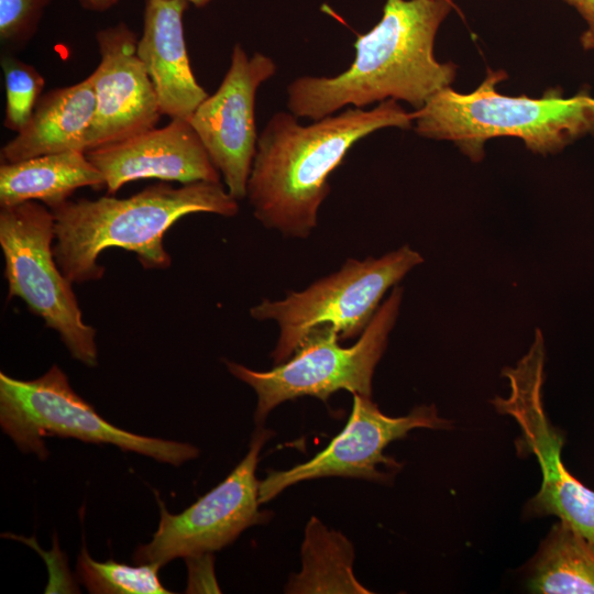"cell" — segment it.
Segmentation results:
<instances>
[{"label":"cell","instance_id":"obj_13","mask_svg":"<svg viewBox=\"0 0 594 594\" xmlns=\"http://www.w3.org/2000/svg\"><path fill=\"white\" fill-rule=\"evenodd\" d=\"M138 40L123 21L96 33L100 62L89 75L95 112L84 139L85 152L155 128L162 116L136 53Z\"/></svg>","mask_w":594,"mask_h":594},{"label":"cell","instance_id":"obj_14","mask_svg":"<svg viewBox=\"0 0 594 594\" xmlns=\"http://www.w3.org/2000/svg\"><path fill=\"white\" fill-rule=\"evenodd\" d=\"M105 178L108 195L144 178L190 184L219 183L221 174L190 122L170 119L128 139L85 152Z\"/></svg>","mask_w":594,"mask_h":594},{"label":"cell","instance_id":"obj_8","mask_svg":"<svg viewBox=\"0 0 594 594\" xmlns=\"http://www.w3.org/2000/svg\"><path fill=\"white\" fill-rule=\"evenodd\" d=\"M55 218L38 201L0 208V246L9 298L18 297L55 330L73 359L94 367L96 330L82 319L73 283L54 256Z\"/></svg>","mask_w":594,"mask_h":594},{"label":"cell","instance_id":"obj_7","mask_svg":"<svg viewBox=\"0 0 594 594\" xmlns=\"http://www.w3.org/2000/svg\"><path fill=\"white\" fill-rule=\"evenodd\" d=\"M422 262L409 245L377 258H349L340 270L300 292H290L279 300L263 299L250 314L254 319L277 323L279 336L272 358L280 364L318 327H333L340 340L361 336L387 289Z\"/></svg>","mask_w":594,"mask_h":594},{"label":"cell","instance_id":"obj_19","mask_svg":"<svg viewBox=\"0 0 594 594\" xmlns=\"http://www.w3.org/2000/svg\"><path fill=\"white\" fill-rule=\"evenodd\" d=\"M529 587L542 594H594V542L554 524L531 564Z\"/></svg>","mask_w":594,"mask_h":594},{"label":"cell","instance_id":"obj_5","mask_svg":"<svg viewBox=\"0 0 594 594\" xmlns=\"http://www.w3.org/2000/svg\"><path fill=\"white\" fill-rule=\"evenodd\" d=\"M402 299L403 288L394 286L352 346H341L336 329L326 324L311 330L287 361L270 371L226 361L229 372L256 393L255 422L262 424L273 408L301 396L327 402L331 394L345 389L371 397L373 374L397 320Z\"/></svg>","mask_w":594,"mask_h":594},{"label":"cell","instance_id":"obj_1","mask_svg":"<svg viewBox=\"0 0 594 594\" xmlns=\"http://www.w3.org/2000/svg\"><path fill=\"white\" fill-rule=\"evenodd\" d=\"M413 122L414 113L394 99L371 110L349 108L308 125L289 111L274 113L258 134L248 180L254 217L285 237L307 238L330 193L328 178L350 148L374 131L409 129Z\"/></svg>","mask_w":594,"mask_h":594},{"label":"cell","instance_id":"obj_18","mask_svg":"<svg viewBox=\"0 0 594 594\" xmlns=\"http://www.w3.org/2000/svg\"><path fill=\"white\" fill-rule=\"evenodd\" d=\"M354 549L341 532L311 517L301 546L302 569L290 576L287 593H370L352 570Z\"/></svg>","mask_w":594,"mask_h":594},{"label":"cell","instance_id":"obj_6","mask_svg":"<svg viewBox=\"0 0 594 594\" xmlns=\"http://www.w3.org/2000/svg\"><path fill=\"white\" fill-rule=\"evenodd\" d=\"M0 425L21 451L40 459L48 455L46 437L114 444L175 466L199 455L189 443L132 433L105 420L57 365L32 381L0 373Z\"/></svg>","mask_w":594,"mask_h":594},{"label":"cell","instance_id":"obj_12","mask_svg":"<svg viewBox=\"0 0 594 594\" xmlns=\"http://www.w3.org/2000/svg\"><path fill=\"white\" fill-rule=\"evenodd\" d=\"M276 70L272 57L260 52L249 56L240 43L234 44L220 86L188 120L237 200L246 198L256 153V92Z\"/></svg>","mask_w":594,"mask_h":594},{"label":"cell","instance_id":"obj_15","mask_svg":"<svg viewBox=\"0 0 594 594\" xmlns=\"http://www.w3.org/2000/svg\"><path fill=\"white\" fill-rule=\"evenodd\" d=\"M185 0H146L136 53L154 87L161 113L189 120L209 96L196 80L184 36Z\"/></svg>","mask_w":594,"mask_h":594},{"label":"cell","instance_id":"obj_11","mask_svg":"<svg viewBox=\"0 0 594 594\" xmlns=\"http://www.w3.org/2000/svg\"><path fill=\"white\" fill-rule=\"evenodd\" d=\"M433 405L415 407L408 415L383 414L371 397L353 394V406L342 431L310 460L285 471H267L260 481L258 501L266 503L285 488L302 481L327 476H344L388 482L400 464L384 454L393 441L403 439L417 428L448 429Z\"/></svg>","mask_w":594,"mask_h":594},{"label":"cell","instance_id":"obj_23","mask_svg":"<svg viewBox=\"0 0 594 594\" xmlns=\"http://www.w3.org/2000/svg\"><path fill=\"white\" fill-rule=\"evenodd\" d=\"M573 7L586 23V30L580 37L584 50H594V0H564Z\"/></svg>","mask_w":594,"mask_h":594},{"label":"cell","instance_id":"obj_25","mask_svg":"<svg viewBox=\"0 0 594 594\" xmlns=\"http://www.w3.org/2000/svg\"><path fill=\"white\" fill-rule=\"evenodd\" d=\"M185 1H187L189 4L195 6L196 8H204L208 6L210 2H212L213 0H185Z\"/></svg>","mask_w":594,"mask_h":594},{"label":"cell","instance_id":"obj_10","mask_svg":"<svg viewBox=\"0 0 594 594\" xmlns=\"http://www.w3.org/2000/svg\"><path fill=\"white\" fill-rule=\"evenodd\" d=\"M274 432L258 428L244 459L220 484L178 515L157 497L161 520L151 542L140 546L133 561L160 566L176 558H198L233 542L246 528L270 519L260 512L255 476L262 447Z\"/></svg>","mask_w":594,"mask_h":594},{"label":"cell","instance_id":"obj_9","mask_svg":"<svg viewBox=\"0 0 594 594\" xmlns=\"http://www.w3.org/2000/svg\"><path fill=\"white\" fill-rule=\"evenodd\" d=\"M544 340L537 329L528 352L502 372L509 382V395L497 396L492 404L497 413L515 419L521 431L516 442L518 452L535 455L541 471L540 490L529 501L527 513L553 515L594 542V491L578 481L562 462L563 435L544 410Z\"/></svg>","mask_w":594,"mask_h":594},{"label":"cell","instance_id":"obj_22","mask_svg":"<svg viewBox=\"0 0 594 594\" xmlns=\"http://www.w3.org/2000/svg\"><path fill=\"white\" fill-rule=\"evenodd\" d=\"M52 0H0V42L6 53L23 50L36 34Z\"/></svg>","mask_w":594,"mask_h":594},{"label":"cell","instance_id":"obj_17","mask_svg":"<svg viewBox=\"0 0 594 594\" xmlns=\"http://www.w3.org/2000/svg\"><path fill=\"white\" fill-rule=\"evenodd\" d=\"M81 187H105L102 174L82 151L0 164V207L41 201L52 209Z\"/></svg>","mask_w":594,"mask_h":594},{"label":"cell","instance_id":"obj_2","mask_svg":"<svg viewBox=\"0 0 594 594\" xmlns=\"http://www.w3.org/2000/svg\"><path fill=\"white\" fill-rule=\"evenodd\" d=\"M451 7L450 0H386L381 20L358 35L346 70L332 77L300 76L287 85L289 112L317 121L346 106L363 108L388 99L420 109L455 77V66L433 54Z\"/></svg>","mask_w":594,"mask_h":594},{"label":"cell","instance_id":"obj_21","mask_svg":"<svg viewBox=\"0 0 594 594\" xmlns=\"http://www.w3.org/2000/svg\"><path fill=\"white\" fill-rule=\"evenodd\" d=\"M0 65L6 89L3 127L18 133L30 120L45 80L34 66L11 53L1 55Z\"/></svg>","mask_w":594,"mask_h":594},{"label":"cell","instance_id":"obj_16","mask_svg":"<svg viewBox=\"0 0 594 594\" xmlns=\"http://www.w3.org/2000/svg\"><path fill=\"white\" fill-rule=\"evenodd\" d=\"M95 112L91 79L41 96L28 123L0 151L1 163L32 157L84 151V139Z\"/></svg>","mask_w":594,"mask_h":594},{"label":"cell","instance_id":"obj_3","mask_svg":"<svg viewBox=\"0 0 594 594\" xmlns=\"http://www.w3.org/2000/svg\"><path fill=\"white\" fill-rule=\"evenodd\" d=\"M51 210L55 260L73 284H82L102 278L98 257L108 248L134 253L145 270L168 268L164 235L176 221L197 212L234 217L239 204L220 182L158 183L127 198L68 199Z\"/></svg>","mask_w":594,"mask_h":594},{"label":"cell","instance_id":"obj_24","mask_svg":"<svg viewBox=\"0 0 594 594\" xmlns=\"http://www.w3.org/2000/svg\"><path fill=\"white\" fill-rule=\"evenodd\" d=\"M120 0H78L81 8L91 12H106Z\"/></svg>","mask_w":594,"mask_h":594},{"label":"cell","instance_id":"obj_4","mask_svg":"<svg viewBox=\"0 0 594 594\" xmlns=\"http://www.w3.org/2000/svg\"><path fill=\"white\" fill-rule=\"evenodd\" d=\"M505 78L502 70H488L469 94L440 90L413 112L415 131L452 142L473 162L482 161L486 141L498 136L518 138L534 153L547 155L594 134V97L588 92L564 97L551 88L540 98L510 97L496 90Z\"/></svg>","mask_w":594,"mask_h":594},{"label":"cell","instance_id":"obj_20","mask_svg":"<svg viewBox=\"0 0 594 594\" xmlns=\"http://www.w3.org/2000/svg\"><path fill=\"white\" fill-rule=\"evenodd\" d=\"M160 565L144 563L131 566L109 559L94 560L82 547L77 560V575L90 593L169 594L160 579Z\"/></svg>","mask_w":594,"mask_h":594}]
</instances>
